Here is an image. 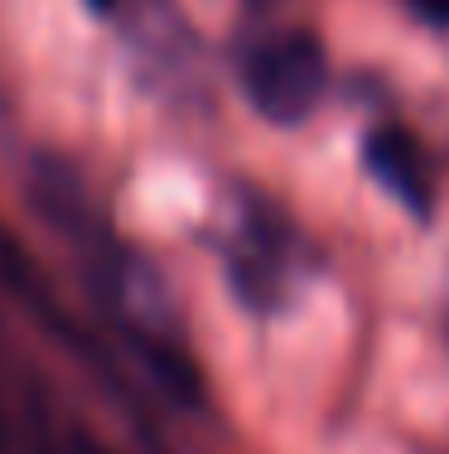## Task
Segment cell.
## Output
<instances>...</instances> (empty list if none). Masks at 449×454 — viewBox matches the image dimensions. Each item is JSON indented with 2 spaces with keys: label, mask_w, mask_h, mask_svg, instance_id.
Segmentation results:
<instances>
[{
  "label": "cell",
  "mask_w": 449,
  "mask_h": 454,
  "mask_svg": "<svg viewBox=\"0 0 449 454\" xmlns=\"http://www.w3.org/2000/svg\"><path fill=\"white\" fill-rule=\"evenodd\" d=\"M415 10H421V20H430V25H449V0H411Z\"/></svg>",
  "instance_id": "cell-3"
},
{
  "label": "cell",
  "mask_w": 449,
  "mask_h": 454,
  "mask_svg": "<svg viewBox=\"0 0 449 454\" xmlns=\"http://www.w3.org/2000/svg\"><path fill=\"white\" fill-rule=\"evenodd\" d=\"M92 5H112V0H92Z\"/></svg>",
  "instance_id": "cell-4"
},
{
  "label": "cell",
  "mask_w": 449,
  "mask_h": 454,
  "mask_svg": "<svg viewBox=\"0 0 449 454\" xmlns=\"http://www.w3.org/2000/svg\"><path fill=\"white\" fill-rule=\"evenodd\" d=\"M324 49L305 29L266 35L242 53V92L266 121H305L324 97Z\"/></svg>",
  "instance_id": "cell-1"
},
{
  "label": "cell",
  "mask_w": 449,
  "mask_h": 454,
  "mask_svg": "<svg viewBox=\"0 0 449 454\" xmlns=\"http://www.w3.org/2000/svg\"><path fill=\"white\" fill-rule=\"evenodd\" d=\"M362 160H368L372 179L387 184L415 218L430 213L435 175H430V160H425L421 140L406 131V126H377V131H368V140H362Z\"/></svg>",
  "instance_id": "cell-2"
}]
</instances>
